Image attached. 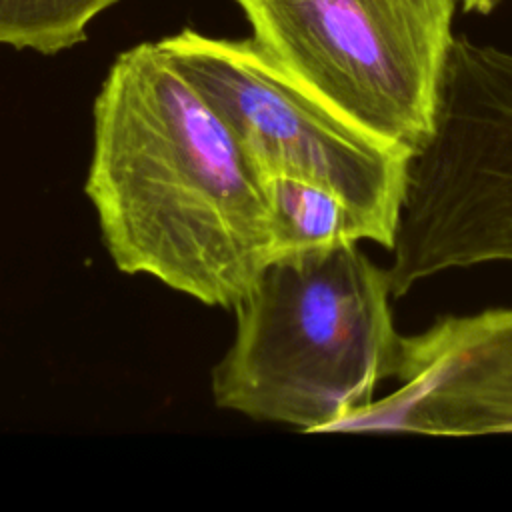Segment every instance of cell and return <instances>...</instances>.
<instances>
[{
  "label": "cell",
  "instance_id": "cell-6",
  "mask_svg": "<svg viewBox=\"0 0 512 512\" xmlns=\"http://www.w3.org/2000/svg\"><path fill=\"white\" fill-rule=\"evenodd\" d=\"M262 182L272 212L274 258L376 242L372 224L330 188L292 176H266Z\"/></svg>",
  "mask_w": 512,
  "mask_h": 512
},
{
  "label": "cell",
  "instance_id": "cell-7",
  "mask_svg": "<svg viewBox=\"0 0 512 512\" xmlns=\"http://www.w3.org/2000/svg\"><path fill=\"white\" fill-rule=\"evenodd\" d=\"M478 230L486 256L512 264V84L504 92L482 150Z\"/></svg>",
  "mask_w": 512,
  "mask_h": 512
},
{
  "label": "cell",
  "instance_id": "cell-8",
  "mask_svg": "<svg viewBox=\"0 0 512 512\" xmlns=\"http://www.w3.org/2000/svg\"><path fill=\"white\" fill-rule=\"evenodd\" d=\"M118 0H0V44L58 54L86 40L96 14Z\"/></svg>",
  "mask_w": 512,
  "mask_h": 512
},
{
  "label": "cell",
  "instance_id": "cell-4",
  "mask_svg": "<svg viewBox=\"0 0 512 512\" xmlns=\"http://www.w3.org/2000/svg\"><path fill=\"white\" fill-rule=\"evenodd\" d=\"M204 94L262 176L316 182L342 196L392 250L412 156L360 132L294 84L254 38L184 28L158 40Z\"/></svg>",
  "mask_w": 512,
  "mask_h": 512
},
{
  "label": "cell",
  "instance_id": "cell-5",
  "mask_svg": "<svg viewBox=\"0 0 512 512\" xmlns=\"http://www.w3.org/2000/svg\"><path fill=\"white\" fill-rule=\"evenodd\" d=\"M398 386L328 432L478 436L512 432V308L438 316L400 336Z\"/></svg>",
  "mask_w": 512,
  "mask_h": 512
},
{
  "label": "cell",
  "instance_id": "cell-3",
  "mask_svg": "<svg viewBox=\"0 0 512 512\" xmlns=\"http://www.w3.org/2000/svg\"><path fill=\"white\" fill-rule=\"evenodd\" d=\"M252 38L306 94L416 156L436 130L454 0H236Z\"/></svg>",
  "mask_w": 512,
  "mask_h": 512
},
{
  "label": "cell",
  "instance_id": "cell-1",
  "mask_svg": "<svg viewBox=\"0 0 512 512\" xmlns=\"http://www.w3.org/2000/svg\"><path fill=\"white\" fill-rule=\"evenodd\" d=\"M84 192L124 274L232 310L274 258L262 176L158 42L116 56L92 108Z\"/></svg>",
  "mask_w": 512,
  "mask_h": 512
},
{
  "label": "cell",
  "instance_id": "cell-2",
  "mask_svg": "<svg viewBox=\"0 0 512 512\" xmlns=\"http://www.w3.org/2000/svg\"><path fill=\"white\" fill-rule=\"evenodd\" d=\"M390 298L386 268L358 244L270 260L232 308L234 340L210 376L214 404L328 432L394 376Z\"/></svg>",
  "mask_w": 512,
  "mask_h": 512
},
{
  "label": "cell",
  "instance_id": "cell-9",
  "mask_svg": "<svg viewBox=\"0 0 512 512\" xmlns=\"http://www.w3.org/2000/svg\"><path fill=\"white\" fill-rule=\"evenodd\" d=\"M502 2L504 0H462L466 12H478V14H488Z\"/></svg>",
  "mask_w": 512,
  "mask_h": 512
}]
</instances>
